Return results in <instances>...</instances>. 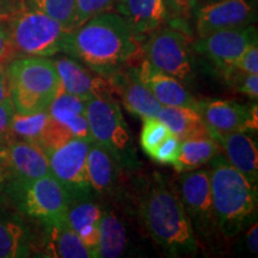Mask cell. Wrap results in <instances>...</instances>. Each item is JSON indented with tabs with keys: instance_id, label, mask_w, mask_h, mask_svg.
Instances as JSON below:
<instances>
[{
	"instance_id": "3",
	"label": "cell",
	"mask_w": 258,
	"mask_h": 258,
	"mask_svg": "<svg viewBox=\"0 0 258 258\" xmlns=\"http://www.w3.org/2000/svg\"><path fill=\"white\" fill-rule=\"evenodd\" d=\"M211 192L215 220L224 237H235L256 218L257 186L221 154L212 160Z\"/></svg>"
},
{
	"instance_id": "23",
	"label": "cell",
	"mask_w": 258,
	"mask_h": 258,
	"mask_svg": "<svg viewBox=\"0 0 258 258\" xmlns=\"http://www.w3.org/2000/svg\"><path fill=\"white\" fill-rule=\"evenodd\" d=\"M46 256L57 258H90L92 253L66 220L48 225ZM93 258V257H92Z\"/></svg>"
},
{
	"instance_id": "39",
	"label": "cell",
	"mask_w": 258,
	"mask_h": 258,
	"mask_svg": "<svg viewBox=\"0 0 258 258\" xmlns=\"http://www.w3.org/2000/svg\"><path fill=\"white\" fill-rule=\"evenodd\" d=\"M249 231L246 232V237H245V243H246L247 249L251 253H258V226L256 221H252L250 224Z\"/></svg>"
},
{
	"instance_id": "40",
	"label": "cell",
	"mask_w": 258,
	"mask_h": 258,
	"mask_svg": "<svg viewBox=\"0 0 258 258\" xmlns=\"http://www.w3.org/2000/svg\"><path fill=\"white\" fill-rule=\"evenodd\" d=\"M195 2L196 0H167V4L180 14L188 15L195 5Z\"/></svg>"
},
{
	"instance_id": "16",
	"label": "cell",
	"mask_w": 258,
	"mask_h": 258,
	"mask_svg": "<svg viewBox=\"0 0 258 258\" xmlns=\"http://www.w3.org/2000/svg\"><path fill=\"white\" fill-rule=\"evenodd\" d=\"M112 91L120 96L124 108L138 117H157L161 105L144 83L139 79L135 67H122L108 78Z\"/></svg>"
},
{
	"instance_id": "27",
	"label": "cell",
	"mask_w": 258,
	"mask_h": 258,
	"mask_svg": "<svg viewBox=\"0 0 258 258\" xmlns=\"http://www.w3.org/2000/svg\"><path fill=\"white\" fill-rule=\"evenodd\" d=\"M128 245L123 222L112 211H104L99 221L97 257L117 258L124 253Z\"/></svg>"
},
{
	"instance_id": "24",
	"label": "cell",
	"mask_w": 258,
	"mask_h": 258,
	"mask_svg": "<svg viewBox=\"0 0 258 258\" xmlns=\"http://www.w3.org/2000/svg\"><path fill=\"white\" fill-rule=\"evenodd\" d=\"M220 151L221 147L209 133L184 139L180 141L179 157L173 167L179 172L198 170L211 163Z\"/></svg>"
},
{
	"instance_id": "2",
	"label": "cell",
	"mask_w": 258,
	"mask_h": 258,
	"mask_svg": "<svg viewBox=\"0 0 258 258\" xmlns=\"http://www.w3.org/2000/svg\"><path fill=\"white\" fill-rule=\"evenodd\" d=\"M140 217L156 244L170 256L198 251L199 241L176 189L156 178L140 201Z\"/></svg>"
},
{
	"instance_id": "4",
	"label": "cell",
	"mask_w": 258,
	"mask_h": 258,
	"mask_svg": "<svg viewBox=\"0 0 258 258\" xmlns=\"http://www.w3.org/2000/svg\"><path fill=\"white\" fill-rule=\"evenodd\" d=\"M12 106L18 114L46 111L61 91L54 61L44 56H18L6 64Z\"/></svg>"
},
{
	"instance_id": "15",
	"label": "cell",
	"mask_w": 258,
	"mask_h": 258,
	"mask_svg": "<svg viewBox=\"0 0 258 258\" xmlns=\"http://www.w3.org/2000/svg\"><path fill=\"white\" fill-rule=\"evenodd\" d=\"M59 74L61 90L84 101L109 97L112 92L109 80L80 63L73 57L62 56L53 60Z\"/></svg>"
},
{
	"instance_id": "5",
	"label": "cell",
	"mask_w": 258,
	"mask_h": 258,
	"mask_svg": "<svg viewBox=\"0 0 258 258\" xmlns=\"http://www.w3.org/2000/svg\"><path fill=\"white\" fill-rule=\"evenodd\" d=\"M86 116L92 141L104 148L121 170H137L140 161L117 102L110 96L89 99L86 101Z\"/></svg>"
},
{
	"instance_id": "43",
	"label": "cell",
	"mask_w": 258,
	"mask_h": 258,
	"mask_svg": "<svg viewBox=\"0 0 258 258\" xmlns=\"http://www.w3.org/2000/svg\"><path fill=\"white\" fill-rule=\"evenodd\" d=\"M165 2H166V4H167V0H165Z\"/></svg>"
},
{
	"instance_id": "8",
	"label": "cell",
	"mask_w": 258,
	"mask_h": 258,
	"mask_svg": "<svg viewBox=\"0 0 258 258\" xmlns=\"http://www.w3.org/2000/svg\"><path fill=\"white\" fill-rule=\"evenodd\" d=\"M191 43L188 35L179 29L160 27L141 47V55L160 72L175 77L180 83H188L194 76Z\"/></svg>"
},
{
	"instance_id": "20",
	"label": "cell",
	"mask_w": 258,
	"mask_h": 258,
	"mask_svg": "<svg viewBox=\"0 0 258 258\" xmlns=\"http://www.w3.org/2000/svg\"><path fill=\"white\" fill-rule=\"evenodd\" d=\"M47 111L51 120L66 129L73 138L91 143L92 137L86 116V101L61 90Z\"/></svg>"
},
{
	"instance_id": "25",
	"label": "cell",
	"mask_w": 258,
	"mask_h": 258,
	"mask_svg": "<svg viewBox=\"0 0 258 258\" xmlns=\"http://www.w3.org/2000/svg\"><path fill=\"white\" fill-rule=\"evenodd\" d=\"M31 253V235L22 220L0 213V258L28 257Z\"/></svg>"
},
{
	"instance_id": "29",
	"label": "cell",
	"mask_w": 258,
	"mask_h": 258,
	"mask_svg": "<svg viewBox=\"0 0 258 258\" xmlns=\"http://www.w3.org/2000/svg\"><path fill=\"white\" fill-rule=\"evenodd\" d=\"M24 5L54 18L69 31L73 30L76 0H24Z\"/></svg>"
},
{
	"instance_id": "18",
	"label": "cell",
	"mask_w": 258,
	"mask_h": 258,
	"mask_svg": "<svg viewBox=\"0 0 258 258\" xmlns=\"http://www.w3.org/2000/svg\"><path fill=\"white\" fill-rule=\"evenodd\" d=\"M224 151L226 160L239 171L252 185L257 186L258 180V152L257 146L246 132L217 133L209 132Z\"/></svg>"
},
{
	"instance_id": "19",
	"label": "cell",
	"mask_w": 258,
	"mask_h": 258,
	"mask_svg": "<svg viewBox=\"0 0 258 258\" xmlns=\"http://www.w3.org/2000/svg\"><path fill=\"white\" fill-rule=\"evenodd\" d=\"M114 9L127 19L138 36L157 30L167 17L165 0H116Z\"/></svg>"
},
{
	"instance_id": "26",
	"label": "cell",
	"mask_w": 258,
	"mask_h": 258,
	"mask_svg": "<svg viewBox=\"0 0 258 258\" xmlns=\"http://www.w3.org/2000/svg\"><path fill=\"white\" fill-rule=\"evenodd\" d=\"M157 118L180 141L195 135L209 133L199 111L189 106H161Z\"/></svg>"
},
{
	"instance_id": "38",
	"label": "cell",
	"mask_w": 258,
	"mask_h": 258,
	"mask_svg": "<svg viewBox=\"0 0 258 258\" xmlns=\"http://www.w3.org/2000/svg\"><path fill=\"white\" fill-rule=\"evenodd\" d=\"M0 104L12 105L10 85L5 64H0Z\"/></svg>"
},
{
	"instance_id": "14",
	"label": "cell",
	"mask_w": 258,
	"mask_h": 258,
	"mask_svg": "<svg viewBox=\"0 0 258 258\" xmlns=\"http://www.w3.org/2000/svg\"><path fill=\"white\" fill-rule=\"evenodd\" d=\"M196 110L201 115L208 132H256L258 128L256 104L246 106L235 102L211 99L198 101Z\"/></svg>"
},
{
	"instance_id": "12",
	"label": "cell",
	"mask_w": 258,
	"mask_h": 258,
	"mask_svg": "<svg viewBox=\"0 0 258 258\" xmlns=\"http://www.w3.org/2000/svg\"><path fill=\"white\" fill-rule=\"evenodd\" d=\"M3 179H35L51 175L46 152L36 144L23 140L9 141L0 147Z\"/></svg>"
},
{
	"instance_id": "34",
	"label": "cell",
	"mask_w": 258,
	"mask_h": 258,
	"mask_svg": "<svg viewBox=\"0 0 258 258\" xmlns=\"http://www.w3.org/2000/svg\"><path fill=\"white\" fill-rule=\"evenodd\" d=\"M16 57H18V53L12 40L9 21L0 19V64L6 66Z\"/></svg>"
},
{
	"instance_id": "22",
	"label": "cell",
	"mask_w": 258,
	"mask_h": 258,
	"mask_svg": "<svg viewBox=\"0 0 258 258\" xmlns=\"http://www.w3.org/2000/svg\"><path fill=\"white\" fill-rule=\"evenodd\" d=\"M88 176L92 191L110 194L117 184L121 167L102 146L91 141L88 152Z\"/></svg>"
},
{
	"instance_id": "1",
	"label": "cell",
	"mask_w": 258,
	"mask_h": 258,
	"mask_svg": "<svg viewBox=\"0 0 258 258\" xmlns=\"http://www.w3.org/2000/svg\"><path fill=\"white\" fill-rule=\"evenodd\" d=\"M138 37L127 19L109 11L70 31L63 53L108 79L140 55Z\"/></svg>"
},
{
	"instance_id": "13",
	"label": "cell",
	"mask_w": 258,
	"mask_h": 258,
	"mask_svg": "<svg viewBox=\"0 0 258 258\" xmlns=\"http://www.w3.org/2000/svg\"><path fill=\"white\" fill-rule=\"evenodd\" d=\"M256 21V10L250 0H217L205 3L196 16V31L205 37L215 31L246 27Z\"/></svg>"
},
{
	"instance_id": "21",
	"label": "cell",
	"mask_w": 258,
	"mask_h": 258,
	"mask_svg": "<svg viewBox=\"0 0 258 258\" xmlns=\"http://www.w3.org/2000/svg\"><path fill=\"white\" fill-rule=\"evenodd\" d=\"M103 211L91 199H82L69 203L67 222L70 227L79 235L85 246L97 258L98 228Z\"/></svg>"
},
{
	"instance_id": "35",
	"label": "cell",
	"mask_w": 258,
	"mask_h": 258,
	"mask_svg": "<svg viewBox=\"0 0 258 258\" xmlns=\"http://www.w3.org/2000/svg\"><path fill=\"white\" fill-rule=\"evenodd\" d=\"M233 69L245 73L258 74V47L257 43L252 44L241 54V56L235 61Z\"/></svg>"
},
{
	"instance_id": "10",
	"label": "cell",
	"mask_w": 258,
	"mask_h": 258,
	"mask_svg": "<svg viewBox=\"0 0 258 258\" xmlns=\"http://www.w3.org/2000/svg\"><path fill=\"white\" fill-rule=\"evenodd\" d=\"M89 145V141L73 138L46 153L51 176L66 190L70 202L92 195L86 166Z\"/></svg>"
},
{
	"instance_id": "36",
	"label": "cell",
	"mask_w": 258,
	"mask_h": 258,
	"mask_svg": "<svg viewBox=\"0 0 258 258\" xmlns=\"http://www.w3.org/2000/svg\"><path fill=\"white\" fill-rule=\"evenodd\" d=\"M14 106L0 104V140L10 135V125H11L12 116H14Z\"/></svg>"
},
{
	"instance_id": "31",
	"label": "cell",
	"mask_w": 258,
	"mask_h": 258,
	"mask_svg": "<svg viewBox=\"0 0 258 258\" xmlns=\"http://www.w3.org/2000/svg\"><path fill=\"white\" fill-rule=\"evenodd\" d=\"M115 3L116 0H76L73 30L89 21L90 18L111 11Z\"/></svg>"
},
{
	"instance_id": "11",
	"label": "cell",
	"mask_w": 258,
	"mask_h": 258,
	"mask_svg": "<svg viewBox=\"0 0 258 258\" xmlns=\"http://www.w3.org/2000/svg\"><path fill=\"white\" fill-rule=\"evenodd\" d=\"M257 43V29L252 24L246 27L215 31L194 42V48L207 56L219 69H233L235 61L250 46Z\"/></svg>"
},
{
	"instance_id": "7",
	"label": "cell",
	"mask_w": 258,
	"mask_h": 258,
	"mask_svg": "<svg viewBox=\"0 0 258 258\" xmlns=\"http://www.w3.org/2000/svg\"><path fill=\"white\" fill-rule=\"evenodd\" d=\"M9 189L19 211L29 218L46 226L66 220L69 195L51 175L11 180Z\"/></svg>"
},
{
	"instance_id": "33",
	"label": "cell",
	"mask_w": 258,
	"mask_h": 258,
	"mask_svg": "<svg viewBox=\"0 0 258 258\" xmlns=\"http://www.w3.org/2000/svg\"><path fill=\"white\" fill-rule=\"evenodd\" d=\"M225 72L227 73V79L232 82L238 91L256 101L258 97V74L245 73L235 69H230Z\"/></svg>"
},
{
	"instance_id": "37",
	"label": "cell",
	"mask_w": 258,
	"mask_h": 258,
	"mask_svg": "<svg viewBox=\"0 0 258 258\" xmlns=\"http://www.w3.org/2000/svg\"><path fill=\"white\" fill-rule=\"evenodd\" d=\"M24 6V0H0V19L9 21Z\"/></svg>"
},
{
	"instance_id": "41",
	"label": "cell",
	"mask_w": 258,
	"mask_h": 258,
	"mask_svg": "<svg viewBox=\"0 0 258 258\" xmlns=\"http://www.w3.org/2000/svg\"><path fill=\"white\" fill-rule=\"evenodd\" d=\"M3 182H4V179H3V176H2V171H0V189H2V186H3Z\"/></svg>"
},
{
	"instance_id": "32",
	"label": "cell",
	"mask_w": 258,
	"mask_h": 258,
	"mask_svg": "<svg viewBox=\"0 0 258 258\" xmlns=\"http://www.w3.org/2000/svg\"><path fill=\"white\" fill-rule=\"evenodd\" d=\"M180 140L176 135L170 134L165 140L154 148V151L150 154L151 159L159 164H170L175 165L179 157Z\"/></svg>"
},
{
	"instance_id": "28",
	"label": "cell",
	"mask_w": 258,
	"mask_h": 258,
	"mask_svg": "<svg viewBox=\"0 0 258 258\" xmlns=\"http://www.w3.org/2000/svg\"><path fill=\"white\" fill-rule=\"evenodd\" d=\"M48 122L49 114L47 110L28 115L14 112L10 125V134L23 141L40 145Z\"/></svg>"
},
{
	"instance_id": "6",
	"label": "cell",
	"mask_w": 258,
	"mask_h": 258,
	"mask_svg": "<svg viewBox=\"0 0 258 258\" xmlns=\"http://www.w3.org/2000/svg\"><path fill=\"white\" fill-rule=\"evenodd\" d=\"M18 56L49 57L63 51L69 30L43 12L23 6L9 19Z\"/></svg>"
},
{
	"instance_id": "42",
	"label": "cell",
	"mask_w": 258,
	"mask_h": 258,
	"mask_svg": "<svg viewBox=\"0 0 258 258\" xmlns=\"http://www.w3.org/2000/svg\"><path fill=\"white\" fill-rule=\"evenodd\" d=\"M200 2H203V3H211V2H217V0H200Z\"/></svg>"
},
{
	"instance_id": "9",
	"label": "cell",
	"mask_w": 258,
	"mask_h": 258,
	"mask_svg": "<svg viewBox=\"0 0 258 258\" xmlns=\"http://www.w3.org/2000/svg\"><path fill=\"white\" fill-rule=\"evenodd\" d=\"M178 194L195 235L203 240L217 237L219 231L213 209L211 192V170H192L184 172L179 178ZM221 234V233H220Z\"/></svg>"
},
{
	"instance_id": "17",
	"label": "cell",
	"mask_w": 258,
	"mask_h": 258,
	"mask_svg": "<svg viewBox=\"0 0 258 258\" xmlns=\"http://www.w3.org/2000/svg\"><path fill=\"white\" fill-rule=\"evenodd\" d=\"M135 71L139 79L163 106H189L196 109L198 101L175 77L154 69L144 57Z\"/></svg>"
},
{
	"instance_id": "30",
	"label": "cell",
	"mask_w": 258,
	"mask_h": 258,
	"mask_svg": "<svg viewBox=\"0 0 258 258\" xmlns=\"http://www.w3.org/2000/svg\"><path fill=\"white\" fill-rule=\"evenodd\" d=\"M143 121L144 125L140 134V145L141 147H143L144 152L146 153L147 156H150V154L154 151V148H156L158 145L163 143V141L172 133H171L169 128H167L160 120H158L157 117L146 118V120Z\"/></svg>"
}]
</instances>
